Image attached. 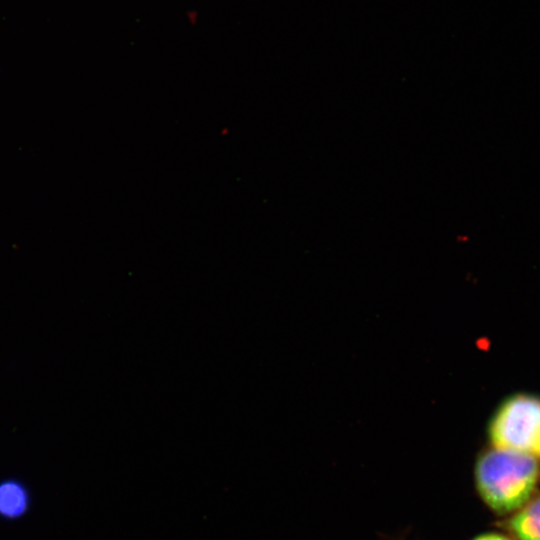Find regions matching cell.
I'll use <instances>...</instances> for the list:
<instances>
[{
	"label": "cell",
	"mask_w": 540,
	"mask_h": 540,
	"mask_svg": "<svg viewBox=\"0 0 540 540\" xmlns=\"http://www.w3.org/2000/svg\"><path fill=\"white\" fill-rule=\"evenodd\" d=\"M474 540H511L510 538L501 534L488 533L476 537Z\"/></svg>",
	"instance_id": "obj_5"
},
{
	"label": "cell",
	"mask_w": 540,
	"mask_h": 540,
	"mask_svg": "<svg viewBox=\"0 0 540 540\" xmlns=\"http://www.w3.org/2000/svg\"><path fill=\"white\" fill-rule=\"evenodd\" d=\"M539 474V459L493 447L480 455L474 470L482 500L501 514L516 512L532 498Z\"/></svg>",
	"instance_id": "obj_1"
},
{
	"label": "cell",
	"mask_w": 540,
	"mask_h": 540,
	"mask_svg": "<svg viewBox=\"0 0 540 540\" xmlns=\"http://www.w3.org/2000/svg\"><path fill=\"white\" fill-rule=\"evenodd\" d=\"M493 448L540 458V396L518 392L496 408L488 425Z\"/></svg>",
	"instance_id": "obj_2"
},
{
	"label": "cell",
	"mask_w": 540,
	"mask_h": 540,
	"mask_svg": "<svg viewBox=\"0 0 540 540\" xmlns=\"http://www.w3.org/2000/svg\"><path fill=\"white\" fill-rule=\"evenodd\" d=\"M30 507L26 486L15 479L0 482V517L15 520L23 517Z\"/></svg>",
	"instance_id": "obj_4"
},
{
	"label": "cell",
	"mask_w": 540,
	"mask_h": 540,
	"mask_svg": "<svg viewBox=\"0 0 540 540\" xmlns=\"http://www.w3.org/2000/svg\"><path fill=\"white\" fill-rule=\"evenodd\" d=\"M507 528L518 540H540V496L531 498L514 512Z\"/></svg>",
	"instance_id": "obj_3"
}]
</instances>
